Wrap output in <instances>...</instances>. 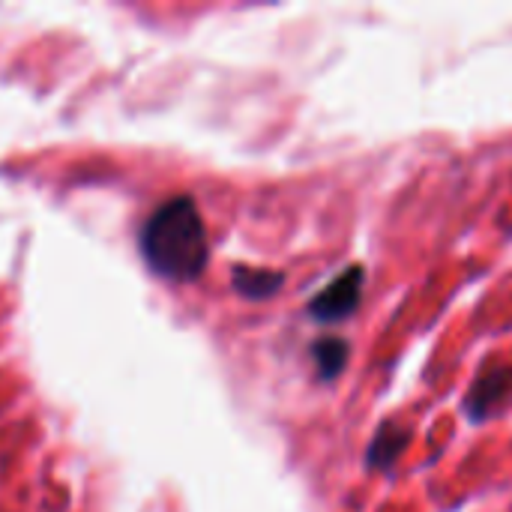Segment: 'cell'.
Here are the masks:
<instances>
[{"label": "cell", "mask_w": 512, "mask_h": 512, "mask_svg": "<svg viewBox=\"0 0 512 512\" xmlns=\"http://www.w3.org/2000/svg\"><path fill=\"white\" fill-rule=\"evenodd\" d=\"M312 357H315V366H318V375L324 381H333L342 369H345V360H348V345L342 339H318L312 345Z\"/></svg>", "instance_id": "8992f818"}, {"label": "cell", "mask_w": 512, "mask_h": 512, "mask_svg": "<svg viewBox=\"0 0 512 512\" xmlns=\"http://www.w3.org/2000/svg\"><path fill=\"white\" fill-rule=\"evenodd\" d=\"M411 435L405 429H396V426H381V432L375 435L372 447H369V468L375 471H390L396 465V459L405 453Z\"/></svg>", "instance_id": "277c9868"}, {"label": "cell", "mask_w": 512, "mask_h": 512, "mask_svg": "<svg viewBox=\"0 0 512 512\" xmlns=\"http://www.w3.org/2000/svg\"><path fill=\"white\" fill-rule=\"evenodd\" d=\"M282 273L276 270H264V267H237L234 270V288L249 297V300H264L273 297L282 288Z\"/></svg>", "instance_id": "5b68a950"}, {"label": "cell", "mask_w": 512, "mask_h": 512, "mask_svg": "<svg viewBox=\"0 0 512 512\" xmlns=\"http://www.w3.org/2000/svg\"><path fill=\"white\" fill-rule=\"evenodd\" d=\"M512 399V366L507 363H495L489 366L477 384L471 387L468 399H465V411L471 420L483 423L492 414H498L501 408H507V402Z\"/></svg>", "instance_id": "3957f363"}, {"label": "cell", "mask_w": 512, "mask_h": 512, "mask_svg": "<svg viewBox=\"0 0 512 512\" xmlns=\"http://www.w3.org/2000/svg\"><path fill=\"white\" fill-rule=\"evenodd\" d=\"M141 255L168 282H192L204 273L210 258L207 228L189 195H177L150 213L141 228Z\"/></svg>", "instance_id": "6da1fadb"}, {"label": "cell", "mask_w": 512, "mask_h": 512, "mask_svg": "<svg viewBox=\"0 0 512 512\" xmlns=\"http://www.w3.org/2000/svg\"><path fill=\"white\" fill-rule=\"evenodd\" d=\"M360 297H363V267H348L324 291H318L312 297L309 315L315 321H324V324L345 321L360 306Z\"/></svg>", "instance_id": "7a4b0ae2"}]
</instances>
